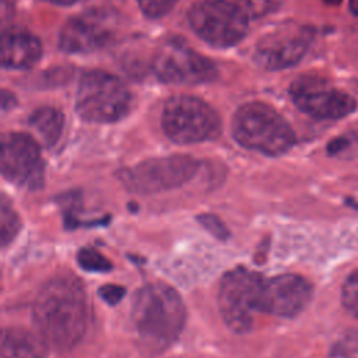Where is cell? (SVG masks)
Masks as SVG:
<instances>
[{"instance_id":"obj_10","label":"cell","mask_w":358,"mask_h":358,"mask_svg":"<svg viewBox=\"0 0 358 358\" xmlns=\"http://www.w3.org/2000/svg\"><path fill=\"white\" fill-rule=\"evenodd\" d=\"M192 157L172 155L144 161L120 173L122 183L137 193H157L187 182L197 171Z\"/></svg>"},{"instance_id":"obj_23","label":"cell","mask_w":358,"mask_h":358,"mask_svg":"<svg viewBox=\"0 0 358 358\" xmlns=\"http://www.w3.org/2000/svg\"><path fill=\"white\" fill-rule=\"evenodd\" d=\"M199 221L217 238L220 239H225L228 235V231L225 228V225L220 221L218 217L211 215V214H203L199 217Z\"/></svg>"},{"instance_id":"obj_18","label":"cell","mask_w":358,"mask_h":358,"mask_svg":"<svg viewBox=\"0 0 358 358\" xmlns=\"http://www.w3.org/2000/svg\"><path fill=\"white\" fill-rule=\"evenodd\" d=\"M20 225L21 221L18 214L13 208L8 199L3 196L0 203V241L3 246L14 239V236L20 231Z\"/></svg>"},{"instance_id":"obj_9","label":"cell","mask_w":358,"mask_h":358,"mask_svg":"<svg viewBox=\"0 0 358 358\" xmlns=\"http://www.w3.org/2000/svg\"><path fill=\"white\" fill-rule=\"evenodd\" d=\"M315 29L306 24L282 22L266 32L255 46L253 59L266 70H282L295 66L308 52Z\"/></svg>"},{"instance_id":"obj_19","label":"cell","mask_w":358,"mask_h":358,"mask_svg":"<svg viewBox=\"0 0 358 358\" xmlns=\"http://www.w3.org/2000/svg\"><path fill=\"white\" fill-rule=\"evenodd\" d=\"M77 260H78V264L81 266V268H84L85 271H91V273H102V271H108L112 268L110 262L103 255H101L98 250H95L92 248L81 249L77 255Z\"/></svg>"},{"instance_id":"obj_28","label":"cell","mask_w":358,"mask_h":358,"mask_svg":"<svg viewBox=\"0 0 358 358\" xmlns=\"http://www.w3.org/2000/svg\"><path fill=\"white\" fill-rule=\"evenodd\" d=\"M350 204H351V207H354L355 210H358V203H357V201H350Z\"/></svg>"},{"instance_id":"obj_12","label":"cell","mask_w":358,"mask_h":358,"mask_svg":"<svg viewBox=\"0 0 358 358\" xmlns=\"http://www.w3.org/2000/svg\"><path fill=\"white\" fill-rule=\"evenodd\" d=\"M116 29L110 11L91 8L64 22L59 32V48L66 53H90L106 46Z\"/></svg>"},{"instance_id":"obj_8","label":"cell","mask_w":358,"mask_h":358,"mask_svg":"<svg viewBox=\"0 0 358 358\" xmlns=\"http://www.w3.org/2000/svg\"><path fill=\"white\" fill-rule=\"evenodd\" d=\"M152 71L159 81L175 85H196L217 78L214 63L182 39H168L157 49Z\"/></svg>"},{"instance_id":"obj_29","label":"cell","mask_w":358,"mask_h":358,"mask_svg":"<svg viewBox=\"0 0 358 358\" xmlns=\"http://www.w3.org/2000/svg\"><path fill=\"white\" fill-rule=\"evenodd\" d=\"M327 3H330V4H337V3H340V0H326Z\"/></svg>"},{"instance_id":"obj_16","label":"cell","mask_w":358,"mask_h":358,"mask_svg":"<svg viewBox=\"0 0 358 358\" xmlns=\"http://www.w3.org/2000/svg\"><path fill=\"white\" fill-rule=\"evenodd\" d=\"M1 358H45V343L24 329H4Z\"/></svg>"},{"instance_id":"obj_3","label":"cell","mask_w":358,"mask_h":358,"mask_svg":"<svg viewBox=\"0 0 358 358\" xmlns=\"http://www.w3.org/2000/svg\"><path fill=\"white\" fill-rule=\"evenodd\" d=\"M232 137L242 147L280 155L295 143V134L289 123L270 105L259 101L242 105L232 117Z\"/></svg>"},{"instance_id":"obj_11","label":"cell","mask_w":358,"mask_h":358,"mask_svg":"<svg viewBox=\"0 0 358 358\" xmlns=\"http://www.w3.org/2000/svg\"><path fill=\"white\" fill-rule=\"evenodd\" d=\"M295 106L315 119H341L355 110V99L316 76H301L289 85Z\"/></svg>"},{"instance_id":"obj_2","label":"cell","mask_w":358,"mask_h":358,"mask_svg":"<svg viewBox=\"0 0 358 358\" xmlns=\"http://www.w3.org/2000/svg\"><path fill=\"white\" fill-rule=\"evenodd\" d=\"M185 305L169 285L152 282L137 289L131 303V320L137 338L147 352H162L180 334Z\"/></svg>"},{"instance_id":"obj_15","label":"cell","mask_w":358,"mask_h":358,"mask_svg":"<svg viewBox=\"0 0 358 358\" xmlns=\"http://www.w3.org/2000/svg\"><path fill=\"white\" fill-rule=\"evenodd\" d=\"M42 56V43L36 35L21 28H8L1 35V66L22 70L34 66Z\"/></svg>"},{"instance_id":"obj_25","label":"cell","mask_w":358,"mask_h":358,"mask_svg":"<svg viewBox=\"0 0 358 358\" xmlns=\"http://www.w3.org/2000/svg\"><path fill=\"white\" fill-rule=\"evenodd\" d=\"M348 141L345 138H336L329 144V152L330 154H337L338 151L344 150L347 147Z\"/></svg>"},{"instance_id":"obj_21","label":"cell","mask_w":358,"mask_h":358,"mask_svg":"<svg viewBox=\"0 0 358 358\" xmlns=\"http://www.w3.org/2000/svg\"><path fill=\"white\" fill-rule=\"evenodd\" d=\"M242 7L248 11L250 18H262L273 11H275L282 0H238Z\"/></svg>"},{"instance_id":"obj_13","label":"cell","mask_w":358,"mask_h":358,"mask_svg":"<svg viewBox=\"0 0 358 358\" xmlns=\"http://www.w3.org/2000/svg\"><path fill=\"white\" fill-rule=\"evenodd\" d=\"M1 173L17 185L36 189L43 180V161L36 141L25 133H7L1 140Z\"/></svg>"},{"instance_id":"obj_6","label":"cell","mask_w":358,"mask_h":358,"mask_svg":"<svg viewBox=\"0 0 358 358\" xmlns=\"http://www.w3.org/2000/svg\"><path fill=\"white\" fill-rule=\"evenodd\" d=\"M161 123L165 134L178 144L214 140L221 133L218 113L203 99L193 95H175L162 109Z\"/></svg>"},{"instance_id":"obj_5","label":"cell","mask_w":358,"mask_h":358,"mask_svg":"<svg viewBox=\"0 0 358 358\" xmlns=\"http://www.w3.org/2000/svg\"><path fill=\"white\" fill-rule=\"evenodd\" d=\"M187 20L204 42L229 48L245 38L252 18L238 0H201L187 11Z\"/></svg>"},{"instance_id":"obj_26","label":"cell","mask_w":358,"mask_h":358,"mask_svg":"<svg viewBox=\"0 0 358 358\" xmlns=\"http://www.w3.org/2000/svg\"><path fill=\"white\" fill-rule=\"evenodd\" d=\"M49 3H53V4H57V6H71L74 4L77 0H46Z\"/></svg>"},{"instance_id":"obj_24","label":"cell","mask_w":358,"mask_h":358,"mask_svg":"<svg viewBox=\"0 0 358 358\" xmlns=\"http://www.w3.org/2000/svg\"><path fill=\"white\" fill-rule=\"evenodd\" d=\"M99 295L106 303L116 305L124 295V288L116 284H106L102 288H99Z\"/></svg>"},{"instance_id":"obj_20","label":"cell","mask_w":358,"mask_h":358,"mask_svg":"<svg viewBox=\"0 0 358 358\" xmlns=\"http://www.w3.org/2000/svg\"><path fill=\"white\" fill-rule=\"evenodd\" d=\"M341 302L350 315L358 317V268L344 281L341 288Z\"/></svg>"},{"instance_id":"obj_22","label":"cell","mask_w":358,"mask_h":358,"mask_svg":"<svg viewBox=\"0 0 358 358\" xmlns=\"http://www.w3.org/2000/svg\"><path fill=\"white\" fill-rule=\"evenodd\" d=\"M178 0H137L140 10L148 18H161L166 15Z\"/></svg>"},{"instance_id":"obj_1","label":"cell","mask_w":358,"mask_h":358,"mask_svg":"<svg viewBox=\"0 0 358 358\" xmlns=\"http://www.w3.org/2000/svg\"><path fill=\"white\" fill-rule=\"evenodd\" d=\"M87 299L74 277H56L46 282L32 308V322L38 337L49 347L73 348L87 329Z\"/></svg>"},{"instance_id":"obj_17","label":"cell","mask_w":358,"mask_h":358,"mask_svg":"<svg viewBox=\"0 0 358 358\" xmlns=\"http://www.w3.org/2000/svg\"><path fill=\"white\" fill-rule=\"evenodd\" d=\"M29 123L39 133L43 143L50 147L59 140L64 119L60 110L50 106H42L31 113Z\"/></svg>"},{"instance_id":"obj_27","label":"cell","mask_w":358,"mask_h":358,"mask_svg":"<svg viewBox=\"0 0 358 358\" xmlns=\"http://www.w3.org/2000/svg\"><path fill=\"white\" fill-rule=\"evenodd\" d=\"M350 8L358 17V0H350Z\"/></svg>"},{"instance_id":"obj_7","label":"cell","mask_w":358,"mask_h":358,"mask_svg":"<svg viewBox=\"0 0 358 358\" xmlns=\"http://www.w3.org/2000/svg\"><path fill=\"white\" fill-rule=\"evenodd\" d=\"M264 278L248 268L238 267L227 273L218 292V306L224 322L236 333L249 331L253 317L262 312Z\"/></svg>"},{"instance_id":"obj_14","label":"cell","mask_w":358,"mask_h":358,"mask_svg":"<svg viewBox=\"0 0 358 358\" xmlns=\"http://www.w3.org/2000/svg\"><path fill=\"white\" fill-rule=\"evenodd\" d=\"M312 295L313 289L306 278L298 274H280L264 280L262 312L292 317L308 306Z\"/></svg>"},{"instance_id":"obj_4","label":"cell","mask_w":358,"mask_h":358,"mask_svg":"<svg viewBox=\"0 0 358 358\" xmlns=\"http://www.w3.org/2000/svg\"><path fill=\"white\" fill-rule=\"evenodd\" d=\"M131 95L122 80L103 70L83 74L76 96V110L87 122L112 123L127 115Z\"/></svg>"}]
</instances>
